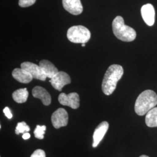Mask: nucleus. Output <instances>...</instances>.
<instances>
[{
  "label": "nucleus",
  "instance_id": "obj_1",
  "mask_svg": "<svg viewBox=\"0 0 157 157\" xmlns=\"http://www.w3.org/2000/svg\"><path fill=\"white\" fill-rule=\"evenodd\" d=\"M123 75L124 69L120 65L113 64L108 68L102 83V90L105 95L112 94Z\"/></svg>",
  "mask_w": 157,
  "mask_h": 157
},
{
  "label": "nucleus",
  "instance_id": "obj_2",
  "mask_svg": "<svg viewBox=\"0 0 157 157\" xmlns=\"http://www.w3.org/2000/svg\"><path fill=\"white\" fill-rule=\"evenodd\" d=\"M157 105V94L151 90L142 92L135 102V110L139 116H143Z\"/></svg>",
  "mask_w": 157,
  "mask_h": 157
},
{
  "label": "nucleus",
  "instance_id": "obj_3",
  "mask_svg": "<svg viewBox=\"0 0 157 157\" xmlns=\"http://www.w3.org/2000/svg\"><path fill=\"white\" fill-rule=\"evenodd\" d=\"M112 30L116 37L121 41L130 42L136 38V32L134 29L124 24V18L117 16L112 22Z\"/></svg>",
  "mask_w": 157,
  "mask_h": 157
},
{
  "label": "nucleus",
  "instance_id": "obj_4",
  "mask_svg": "<svg viewBox=\"0 0 157 157\" xmlns=\"http://www.w3.org/2000/svg\"><path fill=\"white\" fill-rule=\"evenodd\" d=\"M67 37L73 43H86L90 39L91 33L83 26H74L67 30Z\"/></svg>",
  "mask_w": 157,
  "mask_h": 157
},
{
  "label": "nucleus",
  "instance_id": "obj_5",
  "mask_svg": "<svg viewBox=\"0 0 157 157\" xmlns=\"http://www.w3.org/2000/svg\"><path fill=\"white\" fill-rule=\"evenodd\" d=\"M58 101L62 105L68 106L74 109H78L80 106V98L77 93H71L68 94L61 93L58 97Z\"/></svg>",
  "mask_w": 157,
  "mask_h": 157
},
{
  "label": "nucleus",
  "instance_id": "obj_6",
  "mask_svg": "<svg viewBox=\"0 0 157 157\" xmlns=\"http://www.w3.org/2000/svg\"><path fill=\"white\" fill-rule=\"evenodd\" d=\"M51 122L56 129L66 126L68 123V114L63 108H58L51 116Z\"/></svg>",
  "mask_w": 157,
  "mask_h": 157
},
{
  "label": "nucleus",
  "instance_id": "obj_7",
  "mask_svg": "<svg viewBox=\"0 0 157 157\" xmlns=\"http://www.w3.org/2000/svg\"><path fill=\"white\" fill-rule=\"evenodd\" d=\"M21 67L28 71L34 78L45 81L47 78L39 65L32 62H23L21 65Z\"/></svg>",
  "mask_w": 157,
  "mask_h": 157
},
{
  "label": "nucleus",
  "instance_id": "obj_8",
  "mask_svg": "<svg viewBox=\"0 0 157 157\" xmlns=\"http://www.w3.org/2000/svg\"><path fill=\"white\" fill-rule=\"evenodd\" d=\"M50 82L55 89L61 91L65 85L71 83V79L67 73L60 71L56 73L52 78H50Z\"/></svg>",
  "mask_w": 157,
  "mask_h": 157
},
{
  "label": "nucleus",
  "instance_id": "obj_9",
  "mask_svg": "<svg viewBox=\"0 0 157 157\" xmlns=\"http://www.w3.org/2000/svg\"><path fill=\"white\" fill-rule=\"evenodd\" d=\"M141 16L146 24L152 26L155 23V12L153 6L151 4H147L141 7Z\"/></svg>",
  "mask_w": 157,
  "mask_h": 157
},
{
  "label": "nucleus",
  "instance_id": "obj_10",
  "mask_svg": "<svg viewBox=\"0 0 157 157\" xmlns=\"http://www.w3.org/2000/svg\"><path fill=\"white\" fill-rule=\"evenodd\" d=\"M64 9L74 15H78L83 12V6L80 0H62Z\"/></svg>",
  "mask_w": 157,
  "mask_h": 157
},
{
  "label": "nucleus",
  "instance_id": "obj_11",
  "mask_svg": "<svg viewBox=\"0 0 157 157\" xmlns=\"http://www.w3.org/2000/svg\"><path fill=\"white\" fill-rule=\"evenodd\" d=\"M108 128L109 124L106 121H104L98 125V126L95 128L93 136V147L95 148L98 146L106 134Z\"/></svg>",
  "mask_w": 157,
  "mask_h": 157
},
{
  "label": "nucleus",
  "instance_id": "obj_12",
  "mask_svg": "<svg viewBox=\"0 0 157 157\" xmlns=\"http://www.w3.org/2000/svg\"><path fill=\"white\" fill-rule=\"evenodd\" d=\"M32 95L34 97L39 98L42 101L43 104L48 106L50 105L51 97L49 93L42 87L36 86L32 90Z\"/></svg>",
  "mask_w": 157,
  "mask_h": 157
},
{
  "label": "nucleus",
  "instance_id": "obj_13",
  "mask_svg": "<svg viewBox=\"0 0 157 157\" xmlns=\"http://www.w3.org/2000/svg\"><path fill=\"white\" fill-rule=\"evenodd\" d=\"M13 78L22 83H30L33 78L28 71L22 68H16L12 72Z\"/></svg>",
  "mask_w": 157,
  "mask_h": 157
},
{
  "label": "nucleus",
  "instance_id": "obj_14",
  "mask_svg": "<svg viewBox=\"0 0 157 157\" xmlns=\"http://www.w3.org/2000/svg\"><path fill=\"white\" fill-rule=\"evenodd\" d=\"M39 66L48 78H52L59 71L56 66L50 61L43 59L39 62Z\"/></svg>",
  "mask_w": 157,
  "mask_h": 157
},
{
  "label": "nucleus",
  "instance_id": "obj_15",
  "mask_svg": "<svg viewBox=\"0 0 157 157\" xmlns=\"http://www.w3.org/2000/svg\"><path fill=\"white\" fill-rule=\"evenodd\" d=\"M29 96V92L26 88L20 89L15 91L12 94L13 100L17 103H24L26 102Z\"/></svg>",
  "mask_w": 157,
  "mask_h": 157
},
{
  "label": "nucleus",
  "instance_id": "obj_16",
  "mask_svg": "<svg viewBox=\"0 0 157 157\" xmlns=\"http://www.w3.org/2000/svg\"><path fill=\"white\" fill-rule=\"evenodd\" d=\"M146 124L148 127H157V107H154L147 113Z\"/></svg>",
  "mask_w": 157,
  "mask_h": 157
},
{
  "label": "nucleus",
  "instance_id": "obj_17",
  "mask_svg": "<svg viewBox=\"0 0 157 157\" xmlns=\"http://www.w3.org/2000/svg\"><path fill=\"white\" fill-rule=\"evenodd\" d=\"M30 127L29 126L26 122H19L15 129V133L17 135H19L20 133H25L26 132H28L30 131Z\"/></svg>",
  "mask_w": 157,
  "mask_h": 157
},
{
  "label": "nucleus",
  "instance_id": "obj_18",
  "mask_svg": "<svg viewBox=\"0 0 157 157\" xmlns=\"http://www.w3.org/2000/svg\"><path fill=\"white\" fill-rule=\"evenodd\" d=\"M45 130H46V126L45 125H43V126L37 125L36 129L34 131V135L35 137L39 139H44V135L45 134Z\"/></svg>",
  "mask_w": 157,
  "mask_h": 157
},
{
  "label": "nucleus",
  "instance_id": "obj_19",
  "mask_svg": "<svg viewBox=\"0 0 157 157\" xmlns=\"http://www.w3.org/2000/svg\"><path fill=\"white\" fill-rule=\"evenodd\" d=\"M36 0H19V6L23 8L33 5Z\"/></svg>",
  "mask_w": 157,
  "mask_h": 157
},
{
  "label": "nucleus",
  "instance_id": "obj_20",
  "mask_svg": "<svg viewBox=\"0 0 157 157\" xmlns=\"http://www.w3.org/2000/svg\"><path fill=\"white\" fill-rule=\"evenodd\" d=\"M30 157H45L44 151L41 149H37L33 152Z\"/></svg>",
  "mask_w": 157,
  "mask_h": 157
},
{
  "label": "nucleus",
  "instance_id": "obj_21",
  "mask_svg": "<svg viewBox=\"0 0 157 157\" xmlns=\"http://www.w3.org/2000/svg\"><path fill=\"white\" fill-rule=\"evenodd\" d=\"M3 112L4 113V114H5L6 117L8 118V119H11L12 118V114L11 112V111H10V108L8 107H6L4 109Z\"/></svg>",
  "mask_w": 157,
  "mask_h": 157
},
{
  "label": "nucleus",
  "instance_id": "obj_22",
  "mask_svg": "<svg viewBox=\"0 0 157 157\" xmlns=\"http://www.w3.org/2000/svg\"><path fill=\"white\" fill-rule=\"evenodd\" d=\"M30 137V135L29 133L28 132H26L23 133L22 136V138L24 140H28Z\"/></svg>",
  "mask_w": 157,
  "mask_h": 157
},
{
  "label": "nucleus",
  "instance_id": "obj_23",
  "mask_svg": "<svg viewBox=\"0 0 157 157\" xmlns=\"http://www.w3.org/2000/svg\"><path fill=\"white\" fill-rule=\"evenodd\" d=\"M140 157H148V156H147V155H141Z\"/></svg>",
  "mask_w": 157,
  "mask_h": 157
},
{
  "label": "nucleus",
  "instance_id": "obj_24",
  "mask_svg": "<svg viewBox=\"0 0 157 157\" xmlns=\"http://www.w3.org/2000/svg\"><path fill=\"white\" fill-rule=\"evenodd\" d=\"M85 43H83V44H82V47H85Z\"/></svg>",
  "mask_w": 157,
  "mask_h": 157
}]
</instances>
